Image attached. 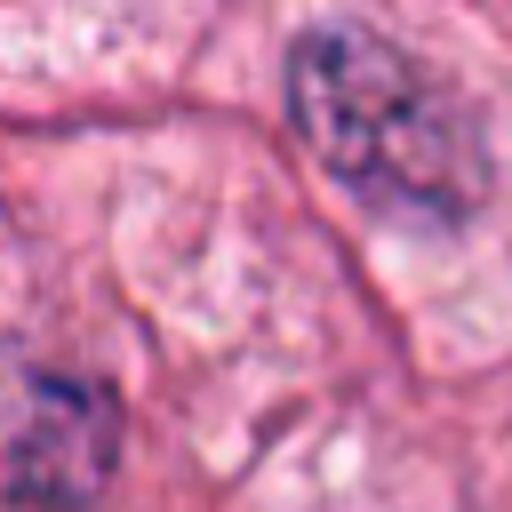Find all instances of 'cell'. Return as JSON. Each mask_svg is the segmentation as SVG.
I'll return each instance as SVG.
<instances>
[{
    "label": "cell",
    "instance_id": "obj_1",
    "mask_svg": "<svg viewBox=\"0 0 512 512\" xmlns=\"http://www.w3.org/2000/svg\"><path fill=\"white\" fill-rule=\"evenodd\" d=\"M288 112L312 160L384 216L456 224L488 184L472 112L376 32H312L288 56Z\"/></svg>",
    "mask_w": 512,
    "mask_h": 512
},
{
    "label": "cell",
    "instance_id": "obj_2",
    "mask_svg": "<svg viewBox=\"0 0 512 512\" xmlns=\"http://www.w3.org/2000/svg\"><path fill=\"white\" fill-rule=\"evenodd\" d=\"M120 464V408L104 384L0 344V504L88 512Z\"/></svg>",
    "mask_w": 512,
    "mask_h": 512
}]
</instances>
